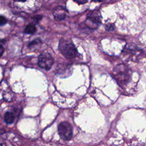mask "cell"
<instances>
[{
  "label": "cell",
  "mask_w": 146,
  "mask_h": 146,
  "mask_svg": "<svg viewBox=\"0 0 146 146\" xmlns=\"http://www.w3.org/2000/svg\"><path fill=\"white\" fill-rule=\"evenodd\" d=\"M4 50H5V49H4V48H3V47L2 46V45H1V44H0V57L2 56V55L3 54V52H4Z\"/></svg>",
  "instance_id": "13"
},
{
  "label": "cell",
  "mask_w": 146,
  "mask_h": 146,
  "mask_svg": "<svg viewBox=\"0 0 146 146\" xmlns=\"http://www.w3.org/2000/svg\"><path fill=\"white\" fill-rule=\"evenodd\" d=\"M67 10L62 6H57L52 11L54 19L56 21H62L65 19L67 15Z\"/></svg>",
  "instance_id": "5"
},
{
  "label": "cell",
  "mask_w": 146,
  "mask_h": 146,
  "mask_svg": "<svg viewBox=\"0 0 146 146\" xmlns=\"http://www.w3.org/2000/svg\"><path fill=\"white\" fill-rule=\"evenodd\" d=\"M15 2H24L26 0H14Z\"/></svg>",
  "instance_id": "14"
},
{
  "label": "cell",
  "mask_w": 146,
  "mask_h": 146,
  "mask_svg": "<svg viewBox=\"0 0 146 146\" xmlns=\"http://www.w3.org/2000/svg\"><path fill=\"white\" fill-rule=\"evenodd\" d=\"M59 50L66 58H73L78 54V50L71 39L62 38L59 43Z\"/></svg>",
  "instance_id": "1"
},
{
  "label": "cell",
  "mask_w": 146,
  "mask_h": 146,
  "mask_svg": "<svg viewBox=\"0 0 146 146\" xmlns=\"http://www.w3.org/2000/svg\"><path fill=\"white\" fill-rule=\"evenodd\" d=\"M105 27H106V30H107V31H113L115 29V26L111 23H109L108 25H106L105 26Z\"/></svg>",
  "instance_id": "9"
},
{
  "label": "cell",
  "mask_w": 146,
  "mask_h": 146,
  "mask_svg": "<svg viewBox=\"0 0 146 146\" xmlns=\"http://www.w3.org/2000/svg\"><path fill=\"white\" fill-rule=\"evenodd\" d=\"M4 120L6 123L7 124H11L13 123L14 120V114L11 112H6L5 116H4Z\"/></svg>",
  "instance_id": "6"
},
{
  "label": "cell",
  "mask_w": 146,
  "mask_h": 146,
  "mask_svg": "<svg viewBox=\"0 0 146 146\" xmlns=\"http://www.w3.org/2000/svg\"><path fill=\"white\" fill-rule=\"evenodd\" d=\"M6 23H7L6 18L2 15H0V26H3L5 25Z\"/></svg>",
  "instance_id": "10"
},
{
  "label": "cell",
  "mask_w": 146,
  "mask_h": 146,
  "mask_svg": "<svg viewBox=\"0 0 146 146\" xmlns=\"http://www.w3.org/2000/svg\"><path fill=\"white\" fill-rule=\"evenodd\" d=\"M58 132L63 140H69L72 136V127L67 121H62L58 125Z\"/></svg>",
  "instance_id": "3"
},
{
  "label": "cell",
  "mask_w": 146,
  "mask_h": 146,
  "mask_svg": "<svg viewBox=\"0 0 146 146\" xmlns=\"http://www.w3.org/2000/svg\"><path fill=\"white\" fill-rule=\"evenodd\" d=\"M41 43V40L39 39V38H37V39H35L34 40H33V41L30 42L28 45L29 47H31V46H33L34 45H35V44H37L38 43Z\"/></svg>",
  "instance_id": "8"
},
{
  "label": "cell",
  "mask_w": 146,
  "mask_h": 146,
  "mask_svg": "<svg viewBox=\"0 0 146 146\" xmlns=\"http://www.w3.org/2000/svg\"><path fill=\"white\" fill-rule=\"evenodd\" d=\"M75 2L78 3V4H84L87 2V0H74Z\"/></svg>",
  "instance_id": "11"
},
{
  "label": "cell",
  "mask_w": 146,
  "mask_h": 146,
  "mask_svg": "<svg viewBox=\"0 0 146 146\" xmlns=\"http://www.w3.org/2000/svg\"><path fill=\"white\" fill-rule=\"evenodd\" d=\"M42 17L41 15H36L35 17H34L33 18V19H34L35 21L38 22V21H39L42 19Z\"/></svg>",
  "instance_id": "12"
},
{
  "label": "cell",
  "mask_w": 146,
  "mask_h": 146,
  "mask_svg": "<svg viewBox=\"0 0 146 146\" xmlns=\"http://www.w3.org/2000/svg\"><path fill=\"white\" fill-rule=\"evenodd\" d=\"M101 23V14L99 11H92L87 15L86 26L90 29H96Z\"/></svg>",
  "instance_id": "2"
},
{
  "label": "cell",
  "mask_w": 146,
  "mask_h": 146,
  "mask_svg": "<svg viewBox=\"0 0 146 146\" xmlns=\"http://www.w3.org/2000/svg\"><path fill=\"white\" fill-rule=\"evenodd\" d=\"M54 63L51 55L47 52H43L38 57V64L39 67L46 70H49Z\"/></svg>",
  "instance_id": "4"
},
{
  "label": "cell",
  "mask_w": 146,
  "mask_h": 146,
  "mask_svg": "<svg viewBox=\"0 0 146 146\" xmlns=\"http://www.w3.org/2000/svg\"><path fill=\"white\" fill-rule=\"evenodd\" d=\"M0 146H2V144H0Z\"/></svg>",
  "instance_id": "16"
},
{
  "label": "cell",
  "mask_w": 146,
  "mask_h": 146,
  "mask_svg": "<svg viewBox=\"0 0 146 146\" xmlns=\"http://www.w3.org/2000/svg\"><path fill=\"white\" fill-rule=\"evenodd\" d=\"M104 0H92V1L95 2H102L104 1Z\"/></svg>",
  "instance_id": "15"
},
{
  "label": "cell",
  "mask_w": 146,
  "mask_h": 146,
  "mask_svg": "<svg viewBox=\"0 0 146 146\" xmlns=\"http://www.w3.org/2000/svg\"><path fill=\"white\" fill-rule=\"evenodd\" d=\"M36 28L35 26L32 23L28 25L25 29V33L27 34H33L36 32Z\"/></svg>",
  "instance_id": "7"
}]
</instances>
